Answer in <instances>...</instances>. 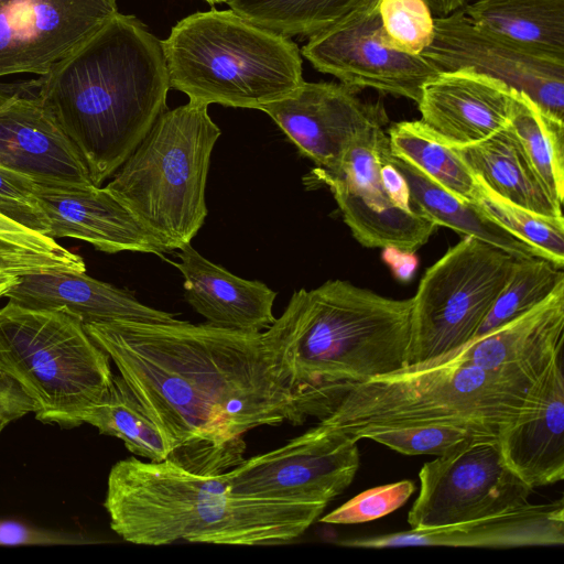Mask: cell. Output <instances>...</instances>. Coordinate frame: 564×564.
I'll use <instances>...</instances> for the list:
<instances>
[{
  "label": "cell",
  "mask_w": 564,
  "mask_h": 564,
  "mask_svg": "<svg viewBox=\"0 0 564 564\" xmlns=\"http://www.w3.org/2000/svg\"><path fill=\"white\" fill-rule=\"evenodd\" d=\"M116 13V0H0V77L45 74Z\"/></svg>",
  "instance_id": "cell-15"
},
{
  "label": "cell",
  "mask_w": 564,
  "mask_h": 564,
  "mask_svg": "<svg viewBox=\"0 0 564 564\" xmlns=\"http://www.w3.org/2000/svg\"><path fill=\"white\" fill-rule=\"evenodd\" d=\"M18 274L0 272V299L6 296L7 292L17 283L19 280Z\"/></svg>",
  "instance_id": "cell-43"
},
{
  "label": "cell",
  "mask_w": 564,
  "mask_h": 564,
  "mask_svg": "<svg viewBox=\"0 0 564 564\" xmlns=\"http://www.w3.org/2000/svg\"><path fill=\"white\" fill-rule=\"evenodd\" d=\"M509 127L551 196L563 206L564 120L547 113L529 96L516 90Z\"/></svg>",
  "instance_id": "cell-30"
},
{
  "label": "cell",
  "mask_w": 564,
  "mask_h": 564,
  "mask_svg": "<svg viewBox=\"0 0 564 564\" xmlns=\"http://www.w3.org/2000/svg\"><path fill=\"white\" fill-rule=\"evenodd\" d=\"M539 377V376H538ZM535 376L451 359L359 382L322 387L319 422L356 440L419 425H459L498 434L525 408Z\"/></svg>",
  "instance_id": "cell-5"
},
{
  "label": "cell",
  "mask_w": 564,
  "mask_h": 564,
  "mask_svg": "<svg viewBox=\"0 0 564 564\" xmlns=\"http://www.w3.org/2000/svg\"><path fill=\"white\" fill-rule=\"evenodd\" d=\"M175 263L184 278L185 299L207 323L217 327L264 332L275 321L276 293L258 280H246L213 263L191 243Z\"/></svg>",
  "instance_id": "cell-24"
},
{
  "label": "cell",
  "mask_w": 564,
  "mask_h": 564,
  "mask_svg": "<svg viewBox=\"0 0 564 564\" xmlns=\"http://www.w3.org/2000/svg\"><path fill=\"white\" fill-rule=\"evenodd\" d=\"M564 543V503H527L498 514L458 524L355 538L343 546L388 549L405 546L523 547Z\"/></svg>",
  "instance_id": "cell-21"
},
{
  "label": "cell",
  "mask_w": 564,
  "mask_h": 564,
  "mask_svg": "<svg viewBox=\"0 0 564 564\" xmlns=\"http://www.w3.org/2000/svg\"><path fill=\"white\" fill-rule=\"evenodd\" d=\"M80 421L121 440L132 454L150 462L170 457V445L120 375L113 376L107 393L82 413Z\"/></svg>",
  "instance_id": "cell-29"
},
{
  "label": "cell",
  "mask_w": 564,
  "mask_h": 564,
  "mask_svg": "<svg viewBox=\"0 0 564 564\" xmlns=\"http://www.w3.org/2000/svg\"><path fill=\"white\" fill-rule=\"evenodd\" d=\"M479 182V181H478ZM477 207L523 242L540 250L555 265L564 267V217H550L520 207L495 194L484 184Z\"/></svg>",
  "instance_id": "cell-33"
},
{
  "label": "cell",
  "mask_w": 564,
  "mask_h": 564,
  "mask_svg": "<svg viewBox=\"0 0 564 564\" xmlns=\"http://www.w3.org/2000/svg\"><path fill=\"white\" fill-rule=\"evenodd\" d=\"M220 133L207 105L166 109L105 186L167 252L191 243L204 225L210 155Z\"/></svg>",
  "instance_id": "cell-7"
},
{
  "label": "cell",
  "mask_w": 564,
  "mask_h": 564,
  "mask_svg": "<svg viewBox=\"0 0 564 564\" xmlns=\"http://www.w3.org/2000/svg\"><path fill=\"white\" fill-rule=\"evenodd\" d=\"M34 186L29 176L0 167V214L50 237L48 224L35 197Z\"/></svg>",
  "instance_id": "cell-37"
},
{
  "label": "cell",
  "mask_w": 564,
  "mask_h": 564,
  "mask_svg": "<svg viewBox=\"0 0 564 564\" xmlns=\"http://www.w3.org/2000/svg\"><path fill=\"white\" fill-rule=\"evenodd\" d=\"M365 0H227L236 13L286 37L329 28Z\"/></svg>",
  "instance_id": "cell-31"
},
{
  "label": "cell",
  "mask_w": 564,
  "mask_h": 564,
  "mask_svg": "<svg viewBox=\"0 0 564 564\" xmlns=\"http://www.w3.org/2000/svg\"><path fill=\"white\" fill-rule=\"evenodd\" d=\"M453 148L476 178L495 194L531 212L563 217L562 205L535 173L509 124L481 142Z\"/></svg>",
  "instance_id": "cell-25"
},
{
  "label": "cell",
  "mask_w": 564,
  "mask_h": 564,
  "mask_svg": "<svg viewBox=\"0 0 564 564\" xmlns=\"http://www.w3.org/2000/svg\"><path fill=\"white\" fill-rule=\"evenodd\" d=\"M84 326L163 434L167 459L189 471L224 474L245 459L248 431L318 417L317 392L285 381L263 332L178 319Z\"/></svg>",
  "instance_id": "cell-1"
},
{
  "label": "cell",
  "mask_w": 564,
  "mask_h": 564,
  "mask_svg": "<svg viewBox=\"0 0 564 564\" xmlns=\"http://www.w3.org/2000/svg\"><path fill=\"white\" fill-rule=\"evenodd\" d=\"M411 308V299L328 280L293 292L263 336L297 391L359 382L408 367Z\"/></svg>",
  "instance_id": "cell-4"
},
{
  "label": "cell",
  "mask_w": 564,
  "mask_h": 564,
  "mask_svg": "<svg viewBox=\"0 0 564 564\" xmlns=\"http://www.w3.org/2000/svg\"><path fill=\"white\" fill-rule=\"evenodd\" d=\"M78 533L47 530L13 520H0V545H79L95 543Z\"/></svg>",
  "instance_id": "cell-39"
},
{
  "label": "cell",
  "mask_w": 564,
  "mask_h": 564,
  "mask_svg": "<svg viewBox=\"0 0 564 564\" xmlns=\"http://www.w3.org/2000/svg\"><path fill=\"white\" fill-rule=\"evenodd\" d=\"M0 245L58 259L74 270L84 272L83 258L64 248L55 239L28 229L0 214Z\"/></svg>",
  "instance_id": "cell-38"
},
{
  "label": "cell",
  "mask_w": 564,
  "mask_h": 564,
  "mask_svg": "<svg viewBox=\"0 0 564 564\" xmlns=\"http://www.w3.org/2000/svg\"><path fill=\"white\" fill-rule=\"evenodd\" d=\"M6 297L30 308L64 311L83 324L177 321L173 314L142 304L130 292L91 278L86 271L54 269L25 273Z\"/></svg>",
  "instance_id": "cell-22"
},
{
  "label": "cell",
  "mask_w": 564,
  "mask_h": 564,
  "mask_svg": "<svg viewBox=\"0 0 564 564\" xmlns=\"http://www.w3.org/2000/svg\"><path fill=\"white\" fill-rule=\"evenodd\" d=\"M170 86L189 101L260 109L305 80L297 45L230 10L196 12L162 41Z\"/></svg>",
  "instance_id": "cell-6"
},
{
  "label": "cell",
  "mask_w": 564,
  "mask_h": 564,
  "mask_svg": "<svg viewBox=\"0 0 564 564\" xmlns=\"http://www.w3.org/2000/svg\"><path fill=\"white\" fill-rule=\"evenodd\" d=\"M0 167L41 183L93 184L79 153L36 94L0 95Z\"/></svg>",
  "instance_id": "cell-19"
},
{
  "label": "cell",
  "mask_w": 564,
  "mask_h": 564,
  "mask_svg": "<svg viewBox=\"0 0 564 564\" xmlns=\"http://www.w3.org/2000/svg\"><path fill=\"white\" fill-rule=\"evenodd\" d=\"M463 12L481 31L564 59V0H477Z\"/></svg>",
  "instance_id": "cell-26"
},
{
  "label": "cell",
  "mask_w": 564,
  "mask_h": 564,
  "mask_svg": "<svg viewBox=\"0 0 564 564\" xmlns=\"http://www.w3.org/2000/svg\"><path fill=\"white\" fill-rule=\"evenodd\" d=\"M392 161L403 174L414 209L436 224L464 237H474L516 258H544L536 248L523 242L486 216L475 203L451 194L425 174L392 154Z\"/></svg>",
  "instance_id": "cell-27"
},
{
  "label": "cell",
  "mask_w": 564,
  "mask_h": 564,
  "mask_svg": "<svg viewBox=\"0 0 564 564\" xmlns=\"http://www.w3.org/2000/svg\"><path fill=\"white\" fill-rule=\"evenodd\" d=\"M265 112L317 167L338 166L350 142L371 126L388 122L380 104L364 102L344 84L304 82L291 95L267 104Z\"/></svg>",
  "instance_id": "cell-16"
},
{
  "label": "cell",
  "mask_w": 564,
  "mask_h": 564,
  "mask_svg": "<svg viewBox=\"0 0 564 564\" xmlns=\"http://www.w3.org/2000/svg\"><path fill=\"white\" fill-rule=\"evenodd\" d=\"M391 153L456 197L476 203L480 184L455 149L421 120L400 121L388 130Z\"/></svg>",
  "instance_id": "cell-28"
},
{
  "label": "cell",
  "mask_w": 564,
  "mask_h": 564,
  "mask_svg": "<svg viewBox=\"0 0 564 564\" xmlns=\"http://www.w3.org/2000/svg\"><path fill=\"white\" fill-rule=\"evenodd\" d=\"M415 490L412 480L404 479L360 492L321 518L333 524H356L382 518L402 507Z\"/></svg>",
  "instance_id": "cell-36"
},
{
  "label": "cell",
  "mask_w": 564,
  "mask_h": 564,
  "mask_svg": "<svg viewBox=\"0 0 564 564\" xmlns=\"http://www.w3.org/2000/svg\"><path fill=\"white\" fill-rule=\"evenodd\" d=\"M384 126L359 133L336 169L316 167L311 174L329 188L361 246L413 253L438 226L414 209L409 185L392 161Z\"/></svg>",
  "instance_id": "cell-10"
},
{
  "label": "cell",
  "mask_w": 564,
  "mask_h": 564,
  "mask_svg": "<svg viewBox=\"0 0 564 564\" xmlns=\"http://www.w3.org/2000/svg\"><path fill=\"white\" fill-rule=\"evenodd\" d=\"M516 259L467 236L431 265L411 297L408 367L448 357L473 340Z\"/></svg>",
  "instance_id": "cell-9"
},
{
  "label": "cell",
  "mask_w": 564,
  "mask_h": 564,
  "mask_svg": "<svg viewBox=\"0 0 564 564\" xmlns=\"http://www.w3.org/2000/svg\"><path fill=\"white\" fill-rule=\"evenodd\" d=\"M33 412L31 400L18 384L0 375V435L12 422Z\"/></svg>",
  "instance_id": "cell-41"
},
{
  "label": "cell",
  "mask_w": 564,
  "mask_h": 564,
  "mask_svg": "<svg viewBox=\"0 0 564 564\" xmlns=\"http://www.w3.org/2000/svg\"><path fill=\"white\" fill-rule=\"evenodd\" d=\"M378 7L379 0H365L339 21L308 37L302 53L317 70L356 90L371 88L417 102L423 84L440 69L422 55L388 46Z\"/></svg>",
  "instance_id": "cell-13"
},
{
  "label": "cell",
  "mask_w": 564,
  "mask_h": 564,
  "mask_svg": "<svg viewBox=\"0 0 564 564\" xmlns=\"http://www.w3.org/2000/svg\"><path fill=\"white\" fill-rule=\"evenodd\" d=\"M104 507L112 531L133 544L185 540L251 546L295 540L326 505L242 496L221 474H196L170 459L128 457L109 471Z\"/></svg>",
  "instance_id": "cell-3"
},
{
  "label": "cell",
  "mask_w": 564,
  "mask_h": 564,
  "mask_svg": "<svg viewBox=\"0 0 564 564\" xmlns=\"http://www.w3.org/2000/svg\"><path fill=\"white\" fill-rule=\"evenodd\" d=\"M563 285V268L555 265L552 261L540 257L517 258L508 282L478 327L473 340L532 310Z\"/></svg>",
  "instance_id": "cell-32"
},
{
  "label": "cell",
  "mask_w": 564,
  "mask_h": 564,
  "mask_svg": "<svg viewBox=\"0 0 564 564\" xmlns=\"http://www.w3.org/2000/svg\"><path fill=\"white\" fill-rule=\"evenodd\" d=\"M431 11L437 17H445L458 10L465 0H424Z\"/></svg>",
  "instance_id": "cell-42"
},
{
  "label": "cell",
  "mask_w": 564,
  "mask_h": 564,
  "mask_svg": "<svg viewBox=\"0 0 564 564\" xmlns=\"http://www.w3.org/2000/svg\"><path fill=\"white\" fill-rule=\"evenodd\" d=\"M516 90L471 67L440 70L416 102L421 121L445 143L481 142L509 124Z\"/></svg>",
  "instance_id": "cell-17"
},
{
  "label": "cell",
  "mask_w": 564,
  "mask_h": 564,
  "mask_svg": "<svg viewBox=\"0 0 564 564\" xmlns=\"http://www.w3.org/2000/svg\"><path fill=\"white\" fill-rule=\"evenodd\" d=\"M497 438L508 466L530 487L564 477V378L561 354L534 380L529 400Z\"/></svg>",
  "instance_id": "cell-20"
},
{
  "label": "cell",
  "mask_w": 564,
  "mask_h": 564,
  "mask_svg": "<svg viewBox=\"0 0 564 564\" xmlns=\"http://www.w3.org/2000/svg\"><path fill=\"white\" fill-rule=\"evenodd\" d=\"M110 357L77 317L8 302L0 308V375L31 400L35 419L70 429L109 390Z\"/></svg>",
  "instance_id": "cell-8"
},
{
  "label": "cell",
  "mask_w": 564,
  "mask_h": 564,
  "mask_svg": "<svg viewBox=\"0 0 564 564\" xmlns=\"http://www.w3.org/2000/svg\"><path fill=\"white\" fill-rule=\"evenodd\" d=\"M357 442L319 422L276 449L243 459L221 476L242 496L327 506L355 478L360 462Z\"/></svg>",
  "instance_id": "cell-12"
},
{
  "label": "cell",
  "mask_w": 564,
  "mask_h": 564,
  "mask_svg": "<svg viewBox=\"0 0 564 564\" xmlns=\"http://www.w3.org/2000/svg\"><path fill=\"white\" fill-rule=\"evenodd\" d=\"M563 335L564 285L521 316L435 361L455 359L486 370L538 377L562 352Z\"/></svg>",
  "instance_id": "cell-23"
},
{
  "label": "cell",
  "mask_w": 564,
  "mask_h": 564,
  "mask_svg": "<svg viewBox=\"0 0 564 564\" xmlns=\"http://www.w3.org/2000/svg\"><path fill=\"white\" fill-rule=\"evenodd\" d=\"M54 269L76 271L69 264L50 256L0 245V272L22 275Z\"/></svg>",
  "instance_id": "cell-40"
},
{
  "label": "cell",
  "mask_w": 564,
  "mask_h": 564,
  "mask_svg": "<svg viewBox=\"0 0 564 564\" xmlns=\"http://www.w3.org/2000/svg\"><path fill=\"white\" fill-rule=\"evenodd\" d=\"M34 183V194L47 220L51 238L80 239L107 253H167L106 187Z\"/></svg>",
  "instance_id": "cell-18"
},
{
  "label": "cell",
  "mask_w": 564,
  "mask_h": 564,
  "mask_svg": "<svg viewBox=\"0 0 564 564\" xmlns=\"http://www.w3.org/2000/svg\"><path fill=\"white\" fill-rule=\"evenodd\" d=\"M497 434L459 425H419L370 433L366 438L405 455L443 456Z\"/></svg>",
  "instance_id": "cell-34"
},
{
  "label": "cell",
  "mask_w": 564,
  "mask_h": 564,
  "mask_svg": "<svg viewBox=\"0 0 564 564\" xmlns=\"http://www.w3.org/2000/svg\"><path fill=\"white\" fill-rule=\"evenodd\" d=\"M35 85L96 186L117 172L166 110L171 88L162 41L119 12Z\"/></svg>",
  "instance_id": "cell-2"
},
{
  "label": "cell",
  "mask_w": 564,
  "mask_h": 564,
  "mask_svg": "<svg viewBox=\"0 0 564 564\" xmlns=\"http://www.w3.org/2000/svg\"><path fill=\"white\" fill-rule=\"evenodd\" d=\"M440 70L471 67L529 96L564 120V59L487 33L463 10L434 18V35L421 54Z\"/></svg>",
  "instance_id": "cell-14"
},
{
  "label": "cell",
  "mask_w": 564,
  "mask_h": 564,
  "mask_svg": "<svg viewBox=\"0 0 564 564\" xmlns=\"http://www.w3.org/2000/svg\"><path fill=\"white\" fill-rule=\"evenodd\" d=\"M383 40L393 50L421 55L434 35V18L424 0H379Z\"/></svg>",
  "instance_id": "cell-35"
},
{
  "label": "cell",
  "mask_w": 564,
  "mask_h": 564,
  "mask_svg": "<svg viewBox=\"0 0 564 564\" xmlns=\"http://www.w3.org/2000/svg\"><path fill=\"white\" fill-rule=\"evenodd\" d=\"M408 513L411 529H433L498 514L529 503L533 488L506 463L497 436L426 462Z\"/></svg>",
  "instance_id": "cell-11"
},
{
  "label": "cell",
  "mask_w": 564,
  "mask_h": 564,
  "mask_svg": "<svg viewBox=\"0 0 564 564\" xmlns=\"http://www.w3.org/2000/svg\"><path fill=\"white\" fill-rule=\"evenodd\" d=\"M209 4L226 3L227 0H205Z\"/></svg>",
  "instance_id": "cell-44"
}]
</instances>
